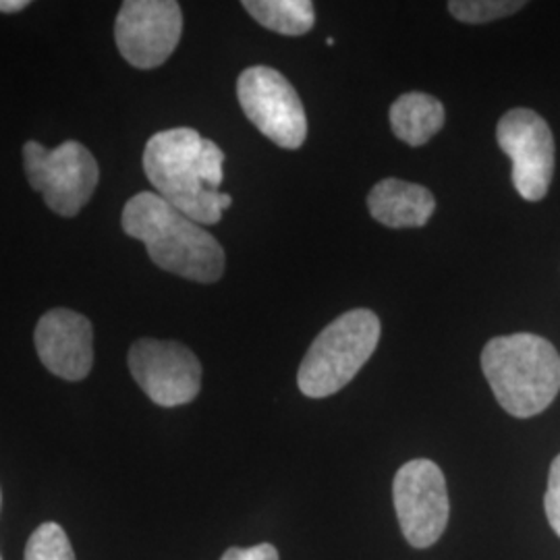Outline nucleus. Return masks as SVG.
Segmentation results:
<instances>
[{
  "label": "nucleus",
  "instance_id": "nucleus-8",
  "mask_svg": "<svg viewBox=\"0 0 560 560\" xmlns=\"http://www.w3.org/2000/svg\"><path fill=\"white\" fill-rule=\"evenodd\" d=\"M127 363L141 390L161 407L187 405L200 395V360L180 342L140 339L129 349Z\"/></svg>",
  "mask_w": 560,
  "mask_h": 560
},
{
  "label": "nucleus",
  "instance_id": "nucleus-10",
  "mask_svg": "<svg viewBox=\"0 0 560 560\" xmlns=\"http://www.w3.org/2000/svg\"><path fill=\"white\" fill-rule=\"evenodd\" d=\"M183 13L175 0H127L120 4L115 40L122 59L138 69H156L175 52Z\"/></svg>",
  "mask_w": 560,
  "mask_h": 560
},
{
  "label": "nucleus",
  "instance_id": "nucleus-21",
  "mask_svg": "<svg viewBox=\"0 0 560 560\" xmlns=\"http://www.w3.org/2000/svg\"><path fill=\"white\" fill-rule=\"evenodd\" d=\"M0 560H2V557H0Z\"/></svg>",
  "mask_w": 560,
  "mask_h": 560
},
{
  "label": "nucleus",
  "instance_id": "nucleus-3",
  "mask_svg": "<svg viewBox=\"0 0 560 560\" xmlns=\"http://www.w3.org/2000/svg\"><path fill=\"white\" fill-rule=\"evenodd\" d=\"M481 370L499 405L513 418H534L559 395V351L538 335L490 340L481 351Z\"/></svg>",
  "mask_w": 560,
  "mask_h": 560
},
{
  "label": "nucleus",
  "instance_id": "nucleus-14",
  "mask_svg": "<svg viewBox=\"0 0 560 560\" xmlns=\"http://www.w3.org/2000/svg\"><path fill=\"white\" fill-rule=\"evenodd\" d=\"M243 7L266 30L282 36H303L316 23L312 0H245Z\"/></svg>",
  "mask_w": 560,
  "mask_h": 560
},
{
  "label": "nucleus",
  "instance_id": "nucleus-16",
  "mask_svg": "<svg viewBox=\"0 0 560 560\" xmlns=\"http://www.w3.org/2000/svg\"><path fill=\"white\" fill-rule=\"evenodd\" d=\"M525 7V2H515V0H453L448 2V11L453 18L463 21V23H488V21L502 20L513 13H517Z\"/></svg>",
  "mask_w": 560,
  "mask_h": 560
},
{
  "label": "nucleus",
  "instance_id": "nucleus-5",
  "mask_svg": "<svg viewBox=\"0 0 560 560\" xmlns=\"http://www.w3.org/2000/svg\"><path fill=\"white\" fill-rule=\"evenodd\" d=\"M23 168L32 189L40 191L46 206L65 219L80 214L101 180L92 152L73 140L52 150L40 141H27L23 145Z\"/></svg>",
  "mask_w": 560,
  "mask_h": 560
},
{
  "label": "nucleus",
  "instance_id": "nucleus-11",
  "mask_svg": "<svg viewBox=\"0 0 560 560\" xmlns=\"http://www.w3.org/2000/svg\"><path fill=\"white\" fill-rule=\"evenodd\" d=\"M36 351L48 372L62 381L88 378L94 365V328L80 312L57 307L36 326Z\"/></svg>",
  "mask_w": 560,
  "mask_h": 560
},
{
  "label": "nucleus",
  "instance_id": "nucleus-7",
  "mask_svg": "<svg viewBox=\"0 0 560 560\" xmlns=\"http://www.w3.org/2000/svg\"><path fill=\"white\" fill-rule=\"evenodd\" d=\"M393 501L405 540L430 548L441 540L451 502L441 467L430 459L405 463L393 481Z\"/></svg>",
  "mask_w": 560,
  "mask_h": 560
},
{
  "label": "nucleus",
  "instance_id": "nucleus-2",
  "mask_svg": "<svg viewBox=\"0 0 560 560\" xmlns=\"http://www.w3.org/2000/svg\"><path fill=\"white\" fill-rule=\"evenodd\" d=\"M120 222L162 270L203 284L221 280L226 261L221 243L156 191H141L127 201Z\"/></svg>",
  "mask_w": 560,
  "mask_h": 560
},
{
  "label": "nucleus",
  "instance_id": "nucleus-4",
  "mask_svg": "<svg viewBox=\"0 0 560 560\" xmlns=\"http://www.w3.org/2000/svg\"><path fill=\"white\" fill-rule=\"evenodd\" d=\"M381 340V318L372 310H351L330 322L301 361L298 384L310 399H324L358 376Z\"/></svg>",
  "mask_w": 560,
  "mask_h": 560
},
{
  "label": "nucleus",
  "instance_id": "nucleus-6",
  "mask_svg": "<svg viewBox=\"0 0 560 560\" xmlns=\"http://www.w3.org/2000/svg\"><path fill=\"white\" fill-rule=\"evenodd\" d=\"M237 98L245 117L261 136L284 150H298L307 138V117L300 94L272 67H249L237 80Z\"/></svg>",
  "mask_w": 560,
  "mask_h": 560
},
{
  "label": "nucleus",
  "instance_id": "nucleus-13",
  "mask_svg": "<svg viewBox=\"0 0 560 560\" xmlns=\"http://www.w3.org/2000/svg\"><path fill=\"white\" fill-rule=\"evenodd\" d=\"M444 125V106L439 98L409 92L390 106V127L400 141L418 148L432 140Z\"/></svg>",
  "mask_w": 560,
  "mask_h": 560
},
{
  "label": "nucleus",
  "instance_id": "nucleus-9",
  "mask_svg": "<svg viewBox=\"0 0 560 560\" xmlns=\"http://www.w3.org/2000/svg\"><path fill=\"white\" fill-rule=\"evenodd\" d=\"M497 140L513 162V185L521 198L540 201L555 175V138L548 122L529 108H513L499 120Z\"/></svg>",
  "mask_w": 560,
  "mask_h": 560
},
{
  "label": "nucleus",
  "instance_id": "nucleus-15",
  "mask_svg": "<svg viewBox=\"0 0 560 560\" xmlns=\"http://www.w3.org/2000/svg\"><path fill=\"white\" fill-rule=\"evenodd\" d=\"M25 560H75V552L59 523L48 521L30 536Z\"/></svg>",
  "mask_w": 560,
  "mask_h": 560
},
{
  "label": "nucleus",
  "instance_id": "nucleus-1",
  "mask_svg": "<svg viewBox=\"0 0 560 560\" xmlns=\"http://www.w3.org/2000/svg\"><path fill=\"white\" fill-rule=\"evenodd\" d=\"M222 164L221 148L189 127L161 131L143 150V171L156 194L198 224L221 222L233 206V198L219 191Z\"/></svg>",
  "mask_w": 560,
  "mask_h": 560
},
{
  "label": "nucleus",
  "instance_id": "nucleus-20",
  "mask_svg": "<svg viewBox=\"0 0 560 560\" xmlns=\"http://www.w3.org/2000/svg\"><path fill=\"white\" fill-rule=\"evenodd\" d=\"M0 506H2V492H0Z\"/></svg>",
  "mask_w": 560,
  "mask_h": 560
},
{
  "label": "nucleus",
  "instance_id": "nucleus-19",
  "mask_svg": "<svg viewBox=\"0 0 560 560\" xmlns=\"http://www.w3.org/2000/svg\"><path fill=\"white\" fill-rule=\"evenodd\" d=\"M30 7V0H0V13H20Z\"/></svg>",
  "mask_w": 560,
  "mask_h": 560
},
{
  "label": "nucleus",
  "instance_id": "nucleus-18",
  "mask_svg": "<svg viewBox=\"0 0 560 560\" xmlns=\"http://www.w3.org/2000/svg\"><path fill=\"white\" fill-rule=\"evenodd\" d=\"M221 560H280L272 544H258L252 548H229Z\"/></svg>",
  "mask_w": 560,
  "mask_h": 560
},
{
  "label": "nucleus",
  "instance_id": "nucleus-17",
  "mask_svg": "<svg viewBox=\"0 0 560 560\" xmlns=\"http://www.w3.org/2000/svg\"><path fill=\"white\" fill-rule=\"evenodd\" d=\"M544 506H546V517H548L550 527L555 529V534L560 538V455L550 465Z\"/></svg>",
  "mask_w": 560,
  "mask_h": 560
},
{
  "label": "nucleus",
  "instance_id": "nucleus-12",
  "mask_svg": "<svg viewBox=\"0 0 560 560\" xmlns=\"http://www.w3.org/2000/svg\"><path fill=\"white\" fill-rule=\"evenodd\" d=\"M370 214L390 229H418L430 221L436 200L425 187L400 179H384L368 196Z\"/></svg>",
  "mask_w": 560,
  "mask_h": 560
}]
</instances>
